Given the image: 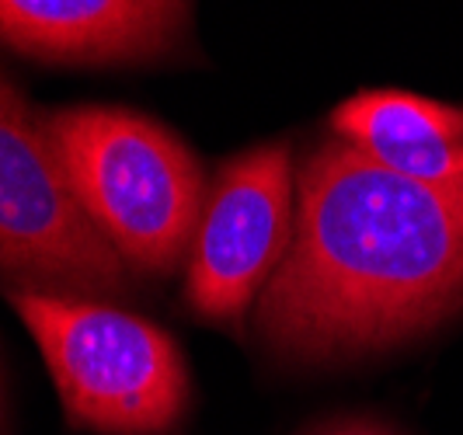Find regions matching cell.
Here are the masks:
<instances>
[{
  "mask_svg": "<svg viewBox=\"0 0 463 435\" xmlns=\"http://www.w3.org/2000/svg\"><path fill=\"white\" fill-rule=\"evenodd\" d=\"M188 24V0H0V43L52 63L161 56Z\"/></svg>",
  "mask_w": 463,
  "mask_h": 435,
  "instance_id": "8992f818",
  "label": "cell"
},
{
  "mask_svg": "<svg viewBox=\"0 0 463 435\" xmlns=\"http://www.w3.org/2000/svg\"><path fill=\"white\" fill-rule=\"evenodd\" d=\"M463 307V182L397 178L342 137L297 171L289 251L258 297L255 327L282 355L387 348Z\"/></svg>",
  "mask_w": 463,
  "mask_h": 435,
  "instance_id": "6da1fadb",
  "label": "cell"
},
{
  "mask_svg": "<svg viewBox=\"0 0 463 435\" xmlns=\"http://www.w3.org/2000/svg\"><path fill=\"white\" fill-rule=\"evenodd\" d=\"M297 223L289 143H265L220 164L185 269V299L206 321L237 324L258 303Z\"/></svg>",
  "mask_w": 463,
  "mask_h": 435,
  "instance_id": "5b68a950",
  "label": "cell"
},
{
  "mask_svg": "<svg viewBox=\"0 0 463 435\" xmlns=\"http://www.w3.org/2000/svg\"><path fill=\"white\" fill-rule=\"evenodd\" d=\"M80 209L129 272L175 275L206 206L199 157L161 122L126 109L46 112Z\"/></svg>",
  "mask_w": 463,
  "mask_h": 435,
  "instance_id": "7a4b0ae2",
  "label": "cell"
},
{
  "mask_svg": "<svg viewBox=\"0 0 463 435\" xmlns=\"http://www.w3.org/2000/svg\"><path fill=\"white\" fill-rule=\"evenodd\" d=\"M303 435H401L397 429L376 421V418H331L325 425H314Z\"/></svg>",
  "mask_w": 463,
  "mask_h": 435,
  "instance_id": "ba28073f",
  "label": "cell"
},
{
  "mask_svg": "<svg viewBox=\"0 0 463 435\" xmlns=\"http://www.w3.org/2000/svg\"><path fill=\"white\" fill-rule=\"evenodd\" d=\"M335 137L397 178L432 188L463 182V109L408 91H363L331 115Z\"/></svg>",
  "mask_w": 463,
  "mask_h": 435,
  "instance_id": "52a82bcc",
  "label": "cell"
},
{
  "mask_svg": "<svg viewBox=\"0 0 463 435\" xmlns=\"http://www.w3.org/2000/svg\"><path fill=\"white\" fill-rule=\"evenodd\" d=\"M70 425L98 435H164L188 411L185 359L157 324L84 297L14 289Z\"/></svg>",
  "mask_w": 463,
  "mask_h": 435,
  "instance_id": "3957f363",
  "label": "cell"
},
{
  "mask_svg": "<svg viewBox=\"0 0 463 435\" xmlns=\"http://www.w3.org/2000/svg\"><path fill=\"white\" fill-rule=\"evenodd\" d=\"M0 275L35 293L122 297L129 269L80 209L46 112L0 77Z\"/></svg>",
  "mask_w": 463,
  "mask_h": 435,
  "instance_id": "277c9868",
  "label": "cell"
}]
</instances>
